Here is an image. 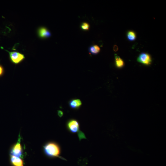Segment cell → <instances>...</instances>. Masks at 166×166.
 I'll list each match as a JSON object with an SVG mask.
<instances>
[{
	"mask_svg": "<svg viewBox=\"0 0 166 166\" xmlns=\"http://www.w3.org/2000/svg\"><path fill=\"white\" fill-rule=\"evenodd\" d=\"M43 152L45 154L50 157H58L60 159L66 160L60 155L61 153V148L59 145L55 142H49L43 146Z\"/></svg>",
	"mask_w": 166,
	"mask_h": 166,
	"instance_id": "6da1fadb",
	"label": "cell"
},
{
	"mask_svg": "<svg viewBox=\"0 0 166 166\" xmlns=\"http://www.w3.org/2000/svg\"><path fill=\"white\" fill-rule=\"evenodd\" d=\"M66 127L70 133H77L79 140L86 139L85 134L80 130V124L76 120L72 119L69 120L67 123Z\"/></svg>",
	"mask_w": 166,
	"mask_h": 166,
	"instance_id": "7a4b0ae2",
	"label": "cell"
},
{
	"mask_svg": "<svg viewBox=\"0 0 166 166\" xmlns=\"http://www.w3.org/2000/svg\"><path fill=\"white\" fill-rule=\"evenodd\" d=\"M21 137L19 135L17 143L12 147L10 151V155L22 158L23 156V149L21 144Z\"/></svg>",
	"mask_w": 166,
	"mask_h": 166,
	"instance_id": "3957f363",
	"label": "cell"
},
{
	"mask_svg": "<svg viewBox=\"0 0 166 166\" xmlns=\"http://www.w3.org/2000/svg\"><path fill=\"white\" fill-rule=\"evenodd\" d=\"M9 53L11 62L13 64L17 65L20 64L25 59V55L17 51H9L5 50Z\"/></svg>",
	"mask_w": 166,
	"mask_h": 166,
	"instance_id": "277c9868",
	"label": "cell"
},
{
	"mask_svg": "<svg viewBox=\"0 0 166 166\" xmlns=\"http://www.w3.org/2000/svg\"><path fill=\"white\" fill-rule=\"evenodd\" d=\"M137 61L144 65L149 66L151 65L152 62V59L149 54L143 53L140 54L137 59Z\"/></svg>",
	"mask_w": 166,
	"mask_h": 166,
	"instance_id": "5b68a950",
	"label": "cell"
},
{
	"mask_svg": "<svg viewBox=\"0 0 166 166\" xmlns=\"http://www.w3.org/2000/svg\"><path fill=\"white\" fill-rule=\"evenodd\" d=\"M38 36L41 38H49L51 36L50 31L44 27H41L38 29Z\"/></svg>",
	"mask_w": 166,
	"mask_h": 166,
	"instance_id": "8992f818",
	"label": "cell"
},
{
	"mask_svg": "<svg viewBox=\"0 0 166 166\" xmlns=\"http://www.w3.org/2000/svg\"><path fill=\"white\" fill-rule=\"evenodd\" d=\"M10 160L13 166H24L23 160L20 157L10 155Z\"/></svg>",
	"mask_w": 166,
	"mask_h": 166,
	"instance_id": "52a82bcc",
	"label": "cell"
},
{
	"mask_svg": "<svg viewBox=\"0 0 166 166\" xmlns=\"http://www.w3.org/2000/svg\"><path fill=\"white\" fill-rule=\"evenodd\" d=\"M82 105L81 100L79 99H73L70 100L69 102L70 107L73 109H78Z\"/></svg>",
	"mask_w": 166,
	"mask_h": 166,
	"instance_id": "ba28073f",
	"label": "cell"
},
{
	"mask_svg": "<svg viewBox=\"0 0 166 166\" xmlns=\"http://www.w3.org/2000/svg\"><path fill=\"white\" fill-rule=\"evenodd\" d=\"M115 59L116 67L119 68H123L125 65L123 60L116 54H115Z\"/></svg>",
	"mask_w": 166,
	"mask_h": 166,
	"instance_id": "9c48e42d",
	"label": "cell"
},
{
	"mask_svg": "<svg viewBox=\"0 0 166 166\" xmlns=\"http://www.w3.org/2000/svg\"><path fill=\"white\" fill-rule=\"evenodd\" d=\"M89 51L91 54L94 55H96L98 54L100 52V49L98 45H94L89 47Z\"/></svg>",
	"mask_w": 166,
	"mask_h": 166,
	"instance_id": "30bf717a",
	"label": "cell"
},
{
	"mask_svg": "<svg viewBox=\"0 0 166 166\" xmlns=\"http://www.w3.org/2000/svg\"><path fill=\"white\" fill-rule=\"evenodd\" d=\"M127 36L128 40L130 41H135L136 38V33L133 31H128Z\"/></svg>",
	"mask_w": 166,
	"mask_h": 166,
	"instance_id": "8fae6325",
	"label": "cell"
},
{
	"mask_svg": "<svg viewBox=\"0 0 166 166\" xmlns=\"http://www.w3.org/2000/svg\"><path fill=\"white\" fill-rule=\"evenodd\" d=\"M90 25L89 24L86 22H83L81 25V28L84 30H88L90 28Z\"/></svg>",
	"mask_w": 166,
	"mask_h": 166,
	"instance_id": "7c38bea8",
	"label": "cell"
},
{
	"mask_svg": "<svg viewBox=\"0 0 166 166\" xmlns=\"http://www.w3.org/2000/svg\"><path fill=\"white\" fill-rule=\"evenodd\" d=\"M4 73V69L3 66L0 65V77L3 75Z\"/></svg>",
	"mask_w": 166,
	"mask_h": 166,
	"instance_id": "4fadbf2b",
	"label": "cell"
},
{
	"mask_svg": "<svg viewBox=\"0 0 166 166\" xmlns=\"http://www.w3.org/2000/svg\"><path fill=\"white\" fill-rule=\"evenodd\" d=\"M58 115L59 117H61L64 115V113L61 110H58Z\"/></svg>",
	"mask_w": 166,
	"mask_h": 166,
	"instance_id": "5bb4252c",
	"label": "cell"
},
{
	"mask_svg": "<svg viewBox=\"0 0 166 166\" xmlns=\"http://www.w3.org/2000/svg\"><path fill=\"white\" fill-rule=\"evenodd\" d=\"M118 47L117 45H115L114 46V50L115 51H116L118 50Z\"/></svg>",
	"mask_w": 166,
	"mask_h": 166,
	"instance_id": "9a60e30c",
	"label": "cell"
}]
</instances>
